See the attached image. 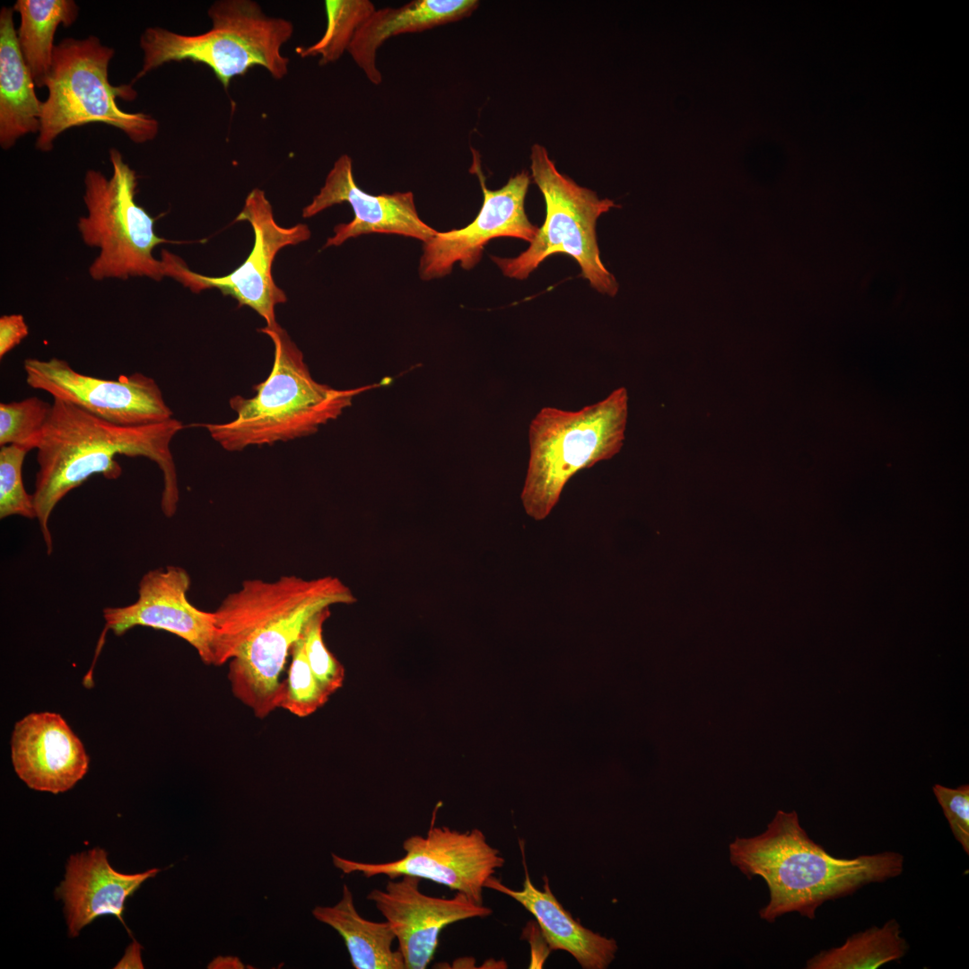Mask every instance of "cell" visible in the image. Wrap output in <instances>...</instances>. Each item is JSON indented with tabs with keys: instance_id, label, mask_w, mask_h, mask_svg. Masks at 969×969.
I'll list each match as a JSON object with an SVG mask.
<instances>
[{
	"instance_id": "e0dca14e",
	"label": "cell",
	"mask_w": 969,
	"mask_h": 969,
	"mask_svg": "<svg viewBox=\"0 0 969 969\" xmlns=\"http://www.w3.org/2000/svg\"><path fill=\"white\" fill-rule=\"evenodd\" d=\"M11 758L18 777L35 790L54 794L72 789L89 768L83 744L56 712H32L16 722Z\"/></svg>"
},
{
	"instance_id": "9a60e30c",
	"label": "cell",
	"mask_w": 969,
	"mask_h": 969,
	"mask_svg": "<svg viewBox=\"0 0 969 969\" xmlns=\"http://www.w3.org/2000/svg\"><path fill=\"white\" fill-rule=\"evenodd\" d=\"M389 879L384 889H373L367 899L391 925L406 969H425L432 960L439 937L447 926L492 914L491 908L457 892L451 898L420 891L421 879L402 876Z\"/></svg>"
},
{
	"instance_id": "8fae6325",
	"label": "cell",
	"mask_w": 969,
	"mask_h": 969,
	"mask_svg": "<svg viewBox=\"0 0 969 969\" xmlns=\"http://www.w3.org/2000/svg\"><path fill=\"white\" fill-rule=\"evenodd\" d=\"M236 222H249L254 231V245L247 259L227 275L212 277L195 273L178 256L162 251L166 276L188 287L193 292L210 288L236 299L239 306H248L259 314L267 327L279 324L275 307L286 301L284 292L275 283L272 265L280 249L303 242L310 237L306 224L282 227L275 220L272 205L263 190L254 188L247 196Z\"/></svg>"
},
{
	"instance_id": "9c48e42d",
	"label": "cell",
	"mask_w": 969,
	"mask_h": 969,
	"mask_svg": "<svg viewBox=\"0 0 969 969\" xmlns=\"http://www.w3.org/2000/svg\"><path fill=\"white\" fill-rule=\"evenodd\" d=\"M109 178L96 170H88L84 177L87 215L79 218L77 228L87 246L100 249L89 274L96 281L130 277L160 281L165 276V266L153 250L159 244L178 241L156 234L159 217H152L135 202V171L118 149L109 150Z\"/></svg>"
},
{
	"instance_id": "ac0fdd59",
	"label": "cell",
	"mask_w": 969,
	"mask_h": 969,
	"mask_svg": "<svg viewBox=\"0 0 969 969\" xmlns=\"http://www.w3.org/2000/svg\"><path fill=\"white\" fill-rule=\"evenodd\" d=\"M160 871L120 873L112 869L106 851L100 848L71 855L65 878L56 890L65 904L69 937H77L84 926L102 915H114L123 922L126 900Z\"/></svg>"
},
{
	"instance_id": "4fadbf2b",
	"label": "cell",
	"mask_w": 969,
	"mask_h": 969,
	"mask_svg": "<svg viewBox=\"0 0 969 969\" xmlns=\"http://www.w3.org/2000/svg\"><path fill=\"white\" fill-rule=\"evenodd\" d=\"M471 170L477 176L484 201L476 217L464 228L437 232L423 242L419 275L423 280L441 278L449 275L455 264L465 270L475 267L481 260L484 246L493 239L511 237L531 242L538 227L531 223L525 210V199L530 176L522 170L509 179L499 189L485 186L478 154L473 151Z\"/></svg>"
},
{
	"instance_id": "7402d4cb",
	"label": "cell",
	"mask_w": 969,
	"mask_h": 969,
	"mask_svg": "<svg viewBox=\"0 0 969 969\" xmlns=\"http://www.w3.org/2000/svg\"><path fill=\"white\" fill-rule=\"evenodd\" d=\"M312 914L319 921L334 929L344 939L351 964L355 969H406L401 952L394 950L396 939L391 925L362 917L346 885L334 906H317Z\"/></svg>"
},
{
	"instance_id": "44dd1931",
	"label": "cell",
	"mask_w": 969,
	"mask_h": 969,
	"mask_svg": "<svg viewBox=\"0 0 969 969\" xmlns=\"http://www.w3.org/2000/svg\"><path fill=\"white\" fill-rule=\"evenodd\" d=\"M13 9L0 11V145L12 148L28 134L39 133L43 101L22 55Z\"/></svg>"
},
{
	"instance_id": "8992f818",
	"label": "cell",
	"mask_w": 969,
	"mask_h": 969,
	"mask_svg": "<svg viewBox=\"0 0 969 969\" xmlns=\"http://www.w3.org/2000/svg\"><path fill=\"white\" fill-rule=\"evenodd\" d=\"M625 388L577 411L543 407L528 429L529 458L521 502L535 520L546 519L577 472L617 454L624 443Z\"/></svg>"
},
{
	"instance_id": "cb8c5ba5",
	"label": "cell",
	"mask_w": 969,
	"mask_h": 969,
	"mask_svg": "<svg viewBox=\"0 0 969 969\" xmlns=\"http://www.w3.org/2000/svg\"><path fill=\"white\" fill-rule=\"evenodd\" d=\"M900 924L894 919L850 936L837 947L808 960V969H876L897 961L908 951Z\"/></svg>"
},
{
	"instance_id": "4dcf8cb0",
	"label": "cell",
	"mask_w": 969,
	"mask_h": 969,
	"mask_svg": "<svg viewBox=\"0 0 969 969\" xmlns=\"http://www.w3.org/2000/svg\"><path fill=\"white\" fill-rule=\"evenodd\" d=\"M29 334L22 314L3 315L0 318V358L17 346Z\"/></svg>"
},
{
	"instance_id": "4316f807",
	"label": "cell",
	"mask_w": 969,
	"mask_h": 969,
	"mask_svg": "<svg viewBox=\"0 0 969 969\" xmlns=\"http://www.w3.org/2000/svg\"><path fill=\"white\" fill-rule=\"evenodd\" d=\"M292 661L280 708L304 718L311 715L328 700L329 694L315 677L306 657L302 633L290 650Z\"/></svg>"
},
{
	"instance_id": "1f68e13d",
	"label": "cell",
	"mask_w": 969,
	"mask_h": 969,
	"mask_svg": "<svg viewBox=\"0 0 969 969\" xmlns=\"http://www.w3.org/2000/svg\"><path fill=\"white\" fill-rule=\"evenodd\" d=\"M141 947L134 941L126 950L124 956L115 968H143L141 961Z\"/></svg>"
},
{
	"instance_id": "603a6c76",
	"label": "cell",
	"mask_w": 969,
	"mask_h": 969,
	"mask_svg": "<svg viewBox=\"0 0 969 969\" xmlns=\"http://www.w3.org/2000/svg\"><path fill=\"white\" fill-rule=\"evenodd\" d=\"M20 15L17 40L35 85L46 86L52 65L54 37L59 25L71 26L79 8L73 0H17Z\"/></svg>"
},
{
	"instance_id": "6da1fadb",
	"label": "cell",
	"mask_w": 969,
	"mask_h": 969,
	"mask_svg": "<svg viewBox=\"0 0 969 969\" xmlns=\"http://www.w3.org/2000/svg\"><path fill=\"white\" fill-rule=\"evenodd\" d=\"M338 579L247 580L213 611L216 626L214 665L229 664L228 680L240 702L259 719L280 708V677L293 643L308 622L335 604L354 601Z\"/></svg>"
},
{
	"instance_id": "277c9868",
	"label": "cell",
	"mask_w": 969,
	"mask_h": 969,
	"mask_svg": "<svg viewBox=\"0 0 969 969\" xmlns=\"http://www.w3.org/2000/svg\"><path fill=\"white\" fill-rule=\"evenodd\" d=\"M274 345V363L267 378L255 385V395H236L230 406L236 417L226 423H193L205 427L225 450L240 451L252 445H272L305 437L321 424L337 418L353 398L373 386L336 389L317 382L303 354L280 327L258 329Z\"/></svg>"
},
{
	"instance_id": "484cf974",
	"label": "cell",
	"mask_w": 969,
	"mask_h": 969,
	"mask_svg": "<svg viewBox=\"0 0 969 969\" xmlns=\"http://www.w3.org/2000/svg\"><path fill=\"white\" fill-rule=\"evenodd\" d=\"M52 410V404L37 397L0 404V447L37 448Z\"/></svg>"
},
{
	"instance_id": "d6986e66",
	"label": "cell",
	"mask_w": 969,
	"mask_h": 969,
	"mask_svg": "<svg viewBox=\"0 0 969 969\" xmlns=\"http://www.w3.org/2000/svg\"><path fill=\"white\" fill-rule=\"evenodd\" d=\"M525 869L523 888L514 890L493 876L485 887L504 894L520 904L536 919L542 936L552 950L571 954L584 969H606L615 957L618 947L614 938L585 928L559 903L544 879L543 890L532 883Z\"/></svg>"
},
{
	"instance_id": "ffe728a7",
	"label": "cell",
	"mask_w": 969,
	"mask_h": 969,
	"mask_svg": "<svg viewBox=\"0 0 969 969\" xmlns=\"http://www.w3.org/2000/svg\"><path fill=\"white\" fill-rule=\"evenodd\" d=\"M478 5L476 0H414L397 8L375 10L356 31L347 52L368 80L379 85L382 75L376 56L387 39L462 20Z\"/></svg>"
},
{
	"instance_id": "5bb4252c",
	"label": "cell",
	"mask_w": 969,
	"mask_h": 969,
	"mask_svg": "<svg viewBox=\"0 0 969 969\" xmlns=\"http://www.w3.org/2000/svg\"><path fill=\"white\" fill-rule=\"evenodd\" d=\"M190 577L179 566L146 572L139 581L138 598L126 607L103 609V633L122 635L135 626L170 633L190 644L206 665H214L216 626L213 612L196 607L187 593Z\"/></svg>"
},
{
	"instance_id": "83f0119b",
	"label": "cell",
	"mask_w": 969,
	"mask_h": 969,
	"mask_svg": "<svg viewBox=\"0 0 969 969\" xmlns=\"http://www.w3.org/2000/svg\"><path fill=\"white\" fill-rule=\"evenodd\" d=\"M27 449L17 445H5L0 449V518L18 515L37 519L32 494H29L22 482V468Z\"/></svg>"
},
{
	"instance_id": "7a4b0ae2",
	"label": "cell",
	"mask_w": 969,
	"mask_h": 969,
	"mask_svg": "<svg viewBox=\"0 0 969 969\" xmlns=\"http://www.w3.org/2000/svg\"><path fill=\"white\" fill-rule=\"evenodd\" d=\"M183 428L175 418L141 425L118 424L53 399L36 448L39 470L32 493L48 554L53 548L48 520L55 507L93 475L118 478L122 469L116 460L118 455L144 457L158 466L163 481L161 509L171 518L178 509L179 491L170 442Z\"/></svg>"
},
{
	"instance_id": "f1b7e54d",
	"label": "cell",
	"mask_w": 969,
	"mask_h": 969,
	"mask_svg": "<svg viewBox=\"0 0 969 969\" xmlns=\"http://www.w3.org/2000/svg\"><path fill=\"white\" fill-rule=\"evenodd\" d=\"M328 615V608L314 615L306 624L302 637L309 665L321 687L331 695L343 685L345 669L323 641L322 627Z\"/></svg>"
},
{
	"instance_id": "7c38bea8",
	"label": "cell",
	"mask_w": 969,
	"mask_h": 969,
	"mask_svg": "<svg viewBox=\"0 0 969 969\" xmlns=\"http://www.w3.org/2000/svg\"><path fill=\"white\" fill-rule=\"evenodd\" d=\"M23 370L31 388L114 423L141 425L173 418L156 381L142 372L100 379L80 373L57 357L27 358Z\"/></svg>"
},
{
	"instance_id": "3957f363",
	"label": "cell",
	"mask_w": 969,
	"mask_h": 969,
	"mask_svg": "<svg viewBox=\"0 0 969 969\" xmlns=\"http://www.w3.org/2000/svg\"><path fill=\"white\" fill-rule=\"evenodd\" d=\"M729 848L733 866L749 878L759 876L766 882L770 898L759 915L768 922L792 912L814 920L824 903L904 870V856L896 851L832 856L808 836L796 811L778 810L762 834L736 837Z\"/></svg>"
},
{
	"instance_id": "ba28073f",
	"label": "cell",
	"mask_w": 969,
	"mask_h": 969,
	"mask_svg": "<svg viewBox=\"0 0 969 969\" xmlns=\"http://www.w3.org/2000/svg\"><path fill=\"white\" fill-rule=\"evenodd\" d=\"M531 178L543 195L546 218L526 250L515 258L492 256L502 273L524 280L554 254H566L578 263L581 276L600 293L615 296L618 283L600 259L596 225L598 217L619 207L609 198L578 185L562 174L543 145L530 153Z\"/></svg>"
},
{
	"instance_id": "d4e9b609",
	"label": "cell",
	"mask_w": 969,
	"mask_h": 969,
	"mask_svg": "<svg viewBox=\"0 0 969 969\" xmlns=\"http://www.w3.org/2000/svg\"><path fill=\"white\" fill-rule=\"evenodd\" d=\"M369 0H327L326 29L314 44L296 48L301 57H319V65L337 61L348 48L359 28L375 11Z\"/></svg>"
},
{
	"instance_id": "30bf717a",
	"label": "cell",
	"mask_w": 969,
	"mask_h": 969,
	"mask_svg": "<svg viewBox=\"0 0 969 969\" xmlns=\"http://www.w3.org/2000/svg\"><path fill=\"white\" fill-rule=\"evenodd\" d=\"M402 848L405 855L388 862H361L334 853L332 860L344 874L359 872L367 878L384 875L389 879L415 877L462 893L478 904H483L485 883L504 864L499 850L477 828L460 832L434 826L432 822L425 835L407 837Z\"/></svg>"
},
{
	"instance_id": "f546056e",
	"label": "cell",
	"mask_w": 969,
	"mask_h": 969,
	"mask_svg": "<svg viewBox=\"0 0 969 969\" xmlns=\"http://www.w3.org/2000/svg\"><path fill=\"white\" fill-rule=\"evenodd\" d=\"M932 790L955 839L969 854V785L949 788L935 784Z\"/></svg>"
},
{
	"instance_id": "5b68a950",
	"label": "cell",
	"mask_w": 969,
	"mask_h": 969,
	"mask_svg": "<svg viewBox=\"0 0 969 969\" xmlns=\"http://www.w3.org/2000/svg\"><path fill=\"white\" fill-rule=\"evenodd\" d=\"M207 13L212 26L196 35L147 28L140 38L143 66L135 80L167 63L184 60L207 65L225 90L233 78L254 66L265 68L276 80L286 76L290 59L282 48L293 34L291 21L266 14L252 0H219Z\"/></svg>"
},
{
	"instance_id": "52a82bcc",
	"label": "cell",
	"mask_w": 969,
	"mask_h": 969,
	"mask_svg": "<svg viewBox=\"0 0 969 969\" xmlns=\"http://www.w3.org/2000/svg\"><path fill=\"white\" fill-rule=\"evenodd\" d=\"M114 54L95 36L65 38L55 45L46 83L48 94L36 140L38 150L49 152L65 130L93 122L116 127L136 144L156 137L159 123L154 118L118 107V99L133 100L137 92L132 84L110 83L109 65Z\"/></svg>"
},
{
	"instance_id": "2e32d148",
	"label": "cell",
	"mask_w": 969,
	"mask_h": 969,
	"mask_svg": "<svg viewBox=\"0 0 969 969\" xmlns=\"http://www.w3.org/2000/svg\"><path fill=\"white\" fill-rule=\"evenodd\" d=\"M342 203L351 205L354 217L347 223L336 225L324 248L341 245L362 234H397L425 242L438 232L419 217L412 192L375 196L360 188L354 178L352 159L347 154H342L335 162L319 192L303 208L302 216H314Z\"/></svg>"
}]
</instances>
